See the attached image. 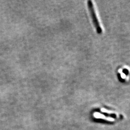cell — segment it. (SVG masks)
<instances>
[{
    "label": "cell",
    "mask_w": 130,
    "mask_h": 130,
    "mask_svg": "<svg viewBox=\"0 0 130 130\" xmlns=\"http://www.w3.org/2000/svg\"><path fill=\"white\" fill-rule=\"evenodd\" d=\"M87 6H88V8L90 14L91 15V17L93 21V25L96 30V32L98 34H101L102 33V29L100 25L99 21L96 17V14L95 13V9L94 8V6L91 1L90 0L88 1Z\"/></svg>",
    "instance_id": "cell-1"
},
{
    "label": "cell",
    "mask_w": 130,
    "mask_h": 130,
    "mask_svg": "<svg viewBox=\"0 0 130 130\" xmlns=\"http://www.w3.org/2000/svg\"><path fill=\"white\" fill-rule=\"evenodd\" d=\"M94 117L96 118H98V119H105L107 121H115L114 119L112 118H109V117H106L105 116L103 115L102 114H101L100 113H95L94 114Z\"/></svg>",
    "instance_id": "cell-2"
}]
</instances>
